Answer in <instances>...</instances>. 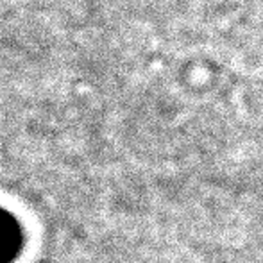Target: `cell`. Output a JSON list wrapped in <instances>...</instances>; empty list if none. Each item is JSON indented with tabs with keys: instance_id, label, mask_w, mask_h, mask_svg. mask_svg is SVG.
Instances as JSON below:
<instances>
[{
	"instance_id": "obj_1",
	"label": "cell",
	"mask_w": 263,
	"mask_h": 263,
	"mask_svg": "<svg viewBox=\"0 0 263 263\" xmlns=\"http://www.w3.org/2000/svg\"><path fill=\"white\" fill-rule=\"evenodd\" d=\"M11 249V224L7 218H0V256Z\"/></svg>"
}]
</instances>
